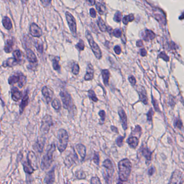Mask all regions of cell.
Masks as SVG:
<instances>
[{
  "label": "cell",
  "mask_w": 184,
  "mask_h": 184,
  "mask_svg": "<svg viewBox=\"0 0 184 184\" xmlns=\"http://www.w3.org/2000/svg\"><path fill=\"white\" fill-rule=\"evenodd\" d=\"M113 34L116 38H119L122 35V31L119 29H116L113 32Z\"/></svg>",
  "instance_id": "45"
},
{
  "label": "cell",
  "mask_w": 184,
  "mask_h": 184,
  "mask_svg": "<svg viewBox=\"0 0 184 184\" xmlns=\"http://www.w3.org/2000/svg\"><path fill=\"white\" fill-rule=\"evenodd\" d=\"M91 184H102L98 177H93L91 179Z\"/></svg>",
  "instance_id": "50"
},
{
  "label": "cell",
  "mask_w": 184,
  "mask_h": 184,
  "mask_svg": "<svg viewBox=\"0 0 184 184\" xmlns=\"http://www.w3.org/2000/svg\"><path fill=\"white\" fill-rule=\"evenodd\" d=\"M21 63V61L17 60L15 58H10L7 60H5L3 64V67H13L17 65H18Z\"/></svg>",
  "instance_id": "23"
},
{
  "label": "cell",
  "mask_w": 184,
  "mask_h": 184,
  "mask_svg": "<svg viewBox=\"0 0 184 184\" xmlns=\"http://www.w3.org/2000/svg\"><path fill=\"white\" fill-rule=\"evenodd\" d=\"M133 20H134V17H133V15L130 14V15H129L128 16H125L123 18V23H124V24L127 25V24H128L129 22L133 21Z\"/></svg>",
  "instance_id": "37"
},
{
  "label": "cell",
  "mask_w": 184,
  "mask_h": 184,
  "mask_svg": "<svg viewBox=\"0 0 184 184\" xmlns=\"http://www.w3.org/2000/svg\"><path fill=\"white\" fill-rule=\"evenodd\" d=\"M94 68L91 64H88L87 68L86 74L85 76V80L86 81H90L94 78Z\"/></svg>",
  "instance_id": "17"
},
{
  "label": "cell",
  "mask_w": 184,
  "mask_h": 184,
  "mask_svg": "<svg viewBox=\"0 0 184 184\" xmlns=\"http://www.w3.org/2000/svg\"><path fill=\"white\" fill-rule=\"evenodd\" d=\"M53 68L55 70L57 71H60L61 69V67H60V64H59V59H58L57 57L53 59Z\"/></svg>",
  "instance_id": "34"
},
{
  "label": "cell",
  "mask_w": 184,
  "mask_h": 184,
  "mask_svg": "<svg viewBox=\"0 0 184 184\" xmlns=\"http://www.w3.org/2000/svg\"><path fill=\"white\" fill-rule=\"evenodd\" d=\"M66 18L70 30L74 35H75L77 34V24L75 18L73 15L68 11L66 13Z\"/></svg>",
  "instance_id": "10"
},
{
  "label": "cell",
  "mask_w": 184,
  "mask_h": 184,
  "mask_svg": "<svg viewBox=\"0 0 184 184\" xmlns=\"http://www.w3.org/2000/svg\"><path fill=\"white\" fill-rule=\"evenodd\" d=\"M42 93L46 102L47 103L50 102L52 101L53 95V92L51 89L49 88L47 86H44L42 88Z\"/></svg>",
  "instance_id": "11"
},
{
  "label": "cell",
  "mask_w": 184,
  "mask_h": 184,
  "mask_svg": "<svg viewBox=\"0 0 184 184\" xmlns=\"http://www.w3.org/2000/svg\"><path fill=\"white\" fill-rule=\"evenodd\" d=\"M127 142L129 146H130V148H131L133 149H135V148H136V147L138 144L139 140L137 138V137L132 136V137L129 138L127 141Z\"/></svg>",
  "instance_id": "26"
},
{
  "label": "cell",
  "mask_w": 184,
  "mask_h": 184,
  "mask_svg": "<svg viewBox=\"0 0 184 184\" xmlns=\"http://www.w3.org/2000/svg\"><path fill=\"white\" fill-rule=\"evenodd\" d=\"M97 24L98 25V28H100V29L101 30V31L105 32L106 30H107V27L105 24V23L101 17L98 18V20L97 22Z\"/></svg>",
  "instance_id": "31"
},
{
  "label": "cell",
  "mask_w": 184,
  "mask_h": 184,
  "mask_svg": "<svg viewBox=\"0 0 184 184\" xmlns=\"http://www.w3.org/2000/svg\"><path fill=\"white\" fill-rule=\"evenodd\" d=\"M69 134L64 129H60L58 132V144L57 147L60 152L64 151L67 148L69 142Z\"/></svg>",
  "instance_id": "4"
},
{
  "label": "cell",
  "mask_w": 184,
  "mask_h": 184,
  "mask_svg": "<svg viewBox=\"0 0 184 184\" xmlns=\"http://www.w3.org/2000/svg\"><path fill=\"white\" fill-rule=\"evenodd\" d=\"M27 162L30 164V165L35 170L37 169V160L36 154L32 151H30L27 156Z\"/></svg>",
  "instance_id": "12"
},
{
  "label": "cell",
  "mask_w": 184,
  "mask_h": 184,
  "mask_svg": "<svg viewBox=\"0 0 184 184\" xmlns=\"http://www.w3.org/2000/svg\"><path fill=\"white\" fill-rule=\"evenodd\" d=\"M79 70H80V67H79V66L78 65V64H75L73 65V67L72 69V72L73 74L76 75H78L79 73Z\"/></svg>",
  "instance_id": "41"
},
{
  "label": "cell",
  "mask_w": 184,
  "mask_h": 184,
  "mask_svg": "<svg viewBox=\"0 0 184 184\" xmlns=\"http://www.w3.org/2000/svg\"><path fill=\"white\" fill-rule=\"evenodd\" d=\"M2 24L4 28L7 30H10L13 28V24L10 19L8 17L5 16L2 20Z\"/></svg>",
  "instance_id": "28"
},
{
  "label": "cell",
  "mask_w": 184,
  "mask_h": 184,
  "mask_svg": "<svg viewBox=\"0 0 184 184\" xmlns=\"http://www.w3.org/2000/svg\"><path fill=\"white\" fill-rule=\"evenodd\" d=\"M118 113H119V115L120 116L122 128L124 130H127V129L128 128L127 116L126 115V113L122 108H119L118 110Z\"/></svg>",
  "instance_id": "13"
},
{
  "label": "cell",
  "mask_w": 184,
  "mask_h": 184,
  "mask_svg": "<svg viewBox=\"0 0 184 184\" xmlns=\"http://www.w3.org/2000/svg\"><path fill=\"white\" fill-rule=\"evenodd\" d=\"M86 1L89 5H93L95 3V0H86Z\"/></svg>",
  "instance_id": "58"
},
{
  "label": "cell",
  "mask_w": 184,
  "mask_h": 184,
  "mask_svg": "<svg viewBox=\"0 0 184 184\" xmlns=\"http://www.w3.org/2000/svg\"><path fill=\"white\" fill-rule=\"evenodd\" d=\"M26 58L32 64H36L37 63V58L36 56L35 55L34 52L32 51L31 49H27L26 50Z\"/></svg>",
  "instance_id": "18"
},
{
  "label": "cell",
  "mask_w": 184,
  "mask_h": 184,
  "mask_svg": "<svg viewBox=\"0 0 184 184\" xmlns=\"http://www.w3.org/2000/svg\"><path fill=\"white\" fill-rule=\"evenodd\" d=\"M29 95H28V92H26L24 96L22 98L21 104L20 106V111L21 114L23 113V111H24L26 107L28 106V103H29Z\"/></svg>",
  "instance_id": "22"
},
{
  "label": "cell",
  "mask_w": 184,
  "mask_h": 184,
  "mask_svg": "<svg viewBox=\"0 0 184 184\" xmlns=\"http://www.w3.org/2000/svg\"><path fill=\"white\" fill-rule=\"evenodd\" d=\"M93 160L96 164L98 165V164H99V162H100V156H99L98 152H95L94 157H93Z\"/></svg>",
  "instance_id": "46"
},
{
  "label": "cell",
  "mask_w": 184,
  "mask_h": 184,
  "mask_svg": "<svg viewBox=\"0 0 184 184\" xmlns=\"http://www.w3.org/2000/svg\"><path fill=\"white\" fill-rule=\"evenodd\" d=\"M75 176L77 178L80 179H85L86 178V175L83 171H78L75 174Z\"/></svg>",
  "instance_id": "48"
},
{
  "label": "cell",
  "mask_w": 184,
  "mask_h": 184,
  "mask_svg": "<svg viewBox=\"0 0 184 184\" xmlns=\"http://www.w3.org/2000/svg\"><path fill=\"white\" fill-rule=\"evenodd\" d=\"M36 47L37 49V50L40 53H42L43 52V44L39 42H37L36 43Z\"/></svg>",
  "instance_id": "43"
},
{
  "label": "cell",
  "mask_w": 184,
  "mask_h": 184,
  "mask_svg": "<svg viewBox=\"0 0 184 184\" xmlns=\"http://www.w3.org/2000/svg\"><path fill=\"white\" fill-rule=\"evenodd\" d=\"M90 15L93 18H95L96 16V11L94 8L90 9Z\"/></svg>",
  "instance_id": "56"
},
{
  "label": "cell",
  "mask_w": 184,
  "mask_h": 184,
  "mask_svg": "<svg viewBox=\"0 0 184 184\" xmlns=\"http://www.w3.org/2000/svg\"><path fill=\"white\" fill-rule=\"evenodd\" d=\"M86 37L89 42L92 50L95 56L96 57V58L98 59H101L102 56L101 50L100 47H98V45L95 42L94 39L93 38L90 31L88 30L86 31Z\"/></svg>",
  "instance_id": "6"
},
{
  "label": "cell",
  "mask_w": 184,
  "mask_h": 184,
  "mask_svg": "<svg viewBox=\"0 0 184 184\" xmlns=\"http://www.w3.org/2000/svg\"><path fill=\"white\" fill-rule=\"evenodd\" d=\"M13 57L17 60L21 61L22 53L19 50H16L13 52Z\"/></svg>",
  "instance_id": "38"
},
{
  "label": "cell",
  "mask_w": 184,
  "mask_h": 184,
  "mask_svg": "<svg viewBox=\"0 0 184 184\" xmlns=\"http://www.w3.org/2000/svg\"><path fill=\"white\" fill-rule=\"evenodd\" d=\"M129 82H130V83L133 85V86H134L135 85L136 83V80L135 79V77L133 76V75H131L128 78Z\"/></svg>",
  "instance_id": "53"
},
{
  "label": "cell",
  "mask_w": 184,
  "mask_h": 184,
  "mask_svg": "<svg viewBox=\"0 0 184 184\" xmlns=\"http://www.w3.org/2000/svg\"><path fill=\"white\" fill-rule=\"evenodd\" d=\"M136 45H137V47H141L143 46V42L141 40L137 41V43H136Z\"/></svg>",
  "instance_id": "60"
},
{
  "label": "cell",
  "mask_w": 184,
  "mask_h": 184,
  "mask_svg": "<svg viewBox=\"0 0 184 184\" xmlns=\"http://www.w3.org/2000/svg\"><path fill=\"white\" fill-rule=\"evenodd\" d=\"M154 114V112L153 111L152 109L151 108L149 111H148V113H147L146 115H147V119L149 121H152V116Z\"/></svg>",
  "instance_id": "47"
},
{
  "label": "cell",
  "mask_w": 184,
  "mask_h": 184,
  "mask_svg": "<svg viewBox=\"0 0 184 184\" xmlns=\"http://www.w3.org/2000/svg\"><path fill=\"white\" fill-rule=\"evenodd\" d=\"M23 168L24 170L26 172V173L28 174H31L34 171V169L32 167L29 163L27 162V161L25 162L23 164Z\"/></svg>",
  "instance_id": "30"
},
{
  "label": "cell",
  "mask_w": 184,
  "mask_h": 184,
  "mask_svg": "<svg viewBox=\"0 0 184 184\" xmlns=\"http://www.w3.org/2000/svg\"><path fill=\"white\" fill-rule=\"evenodd\" d=\"M52 0H40L42 3L44 7H48L51 4Z\"/></svg>",
  "instance_id": "54"
},
{
  "label": "cell",
  "mask_w": 184,
  "mask_h": 184,
  "mask_svg": "<svg viewBox=\"0 0 184 184\" xmlns=\"http://www.w3.org/2000/svg\"><path fill=\"white\" fill-rule=\"evenodd\" d=\"M30 33L34 37H39L42 34V31L37 24L33 23L30 26Z\"/></svg>",
  "instance_id": "14"
},
{
  "label": "cell",
  "mask_w": 184,
  "mask_h": 184,
  "mask_svg": "<svg viewBox=\"0 0 184 184\" xmlns=\"http://www.w3.org/2000/svg\"><path fill=\"white\" fill-rule=\"evenodd\" d=\"M142 37L146 41H148L154 38L155 34L151 30H146L142 34Z\"/></svg>",
  "instance_id": "25"
},
{
  "label": "cell",
  "mask_w": 184,
  "mask_h": 184,
  "mask_svg": "<svg viewBox=\"0 0 184 184\" xmlns=\"http://www.w3.org/2000/svg\"><path fill=\"white\" fill-rule=\"evenodd\" d=\"M88 95L90 100H92L93 101H94L95 102H97L98 101V98H97L96 95L95 93L94 90H88Z\"/></svg>",
  "instance_id": "35"
},
{
  "label": "cell",
  "mask_w": 184,
  "mask_h": 184,
  "mask_svg": "<svg viewBox=\"0 0 184 184\" xmlns=\"http://www.w3.org/2000/svg\"><path fill=\"white\" fill-rule=\"evenodd\" d=\"M23 2H26L27 1H28V0H22Z\"/></svg>",
  "instance_id": "63"
},
{
  "label": "cell",
  "mask_w": 184,
  "mask_h": 184,
  "mask_svg": "<svg viewBox=\"0 0 184 184\" xmlns=\"http://www.w3.org/2000/svg\"><path fill=\"white\" fill-rule=\"evenodd\" d=\"M75 47L79 51H83L85 49V44H84V42H83V40L80 39L79 40V42L75 45Z\"/></svg>",
  "instance_id": "39"
},
{
  "label": "cell",
  "mask_w": 184,
  "mask_h": 184,
  "mask_svg": "<svg viewBox=\"0 0 184 184\" xmlns=\"http://www.w3.org/2000/svg\"><path fill=\"white\" fill-rule=\"evenodd\" d=\"M142 154L148 160H151L152 152L148 148H143L142 150Z\"/></svg>",
  "instance_id": "29"
},
{
  "label": "cell",
  "mask_w": 184,
  "mask_h": 184,
  "mask_svg": "<svg viewBox=\"0 0 184 184\" xmlns=\"http://www.w3.org/2000/svg\"><path fill=\"white\" fill-rule=\"evenodd\" d=\"M159 57L163 59L164 60L166 61H167L169 60V58L166 55V53L165 52H161V53L159 55Z\"/></svg>",
  "instance_id": "52"
},
{
  "label": "cell",
  "mask_w": 184,
  "mask_h": 184,
  "mask_svg": "<svg viewBox=\"0 0 184 184\" xmlns=\"http://www.w3.org/2000/svg\"><path fill=\"white\" fill-rule=\"evenodd\" d=\"M56 150V145L54 143H52L50 148L47 150L46 154L43 156L42 160L40 167L43 170H46L51 166L53 162V155Z\"/></svg>",
  "instance_id": "2"
},
{
  "label": "cell",
  "mask_w": 184,
  "mask_h": 184,
  "mask_svg": "<svg viewBox=\"0 0 184 184\" xmlns=\"http://www.w3.org/2000/svg\"><path fill=\"white\" fill-rule=\"evenodd\" d=\"M124 137L119 136L116 140V144L119 147H121L123 144Z\"/></svg>",
  "instance_id": "44"
},
{
  "label": "cell",
  "mask_w": 184,
  "mask_h": 184,
  "mask_svg": "<svg viewBox=\"0 0 184 184\" xmlns=\"http://www.w3.org/2000/svg\"><path fill=\"white\" fill-rule=\"evenodd\" d=\"M114 52H115L116 54V55H120L121 53V47L119 45H116L115 46L114 48Z\"/></svg>",
  "instance_id": "55"
},
{
  "label": "cell",
  "mask_w": 184,
  "mask_h": 184,
  "mask_svg": "<svg viewBox=\"0 0 184 184\" xmlns=\"http://www.w3.org/2000/svg\"><path fill=\"white\" fill-rule=\"evenodd\" d=\"M111 130H112L113 132L117 133H119L118 129L117 128H116V127H115V126H113V125H112V126H111Z\"/></svg>",
  "instance_id": "59"
},
{
  "label": "cell",
  "mask_w": 184,
  "mask_h": 184,
  "mask_svg": "<svg viewBox=\"0 0 184 184\" xmlns=\"http://www.w3.org/2000/svg\"><path fill=\"white\" fill-rule=\"evenodd\" d=\"M55 167L52 168L50 171L47 174L45 178V183L47 184H53L55 183Z\"/></svg>",
  "instance_id": "16"
},
{
  "label": "cell",
  "mask_w": 184,
  "mask_h": 184,
  "mask_svg": "<svg viewBox=\"0 0 184 184\" xmlns=\"http://www.w3.org/2000/svg\"><path fill=\"white\" fill-rule=\"evenodd\" d=\"M175 124L176 127H177L178 128L181 129L183 127V124L182 122L181 121V120L179 119H176L175 122Z\"/></svg>",
  "instance_id": "51"
},
{
  "label": "cell",
  "mask_w": 184,
  "mask_h": 184,
  "mask_svg": "<svg viewBox=\"0 0 184 184\" xmlns=\"http://www.w3.org/2000/svg\"><path fill=\"white\" fill-rule=\"evenodd\" d=\"M103 175L107 184H111L112 177L114 172V167L111 161L107 159L103 163Z\"/></svg>",
  "instance_id": "3"
},
{
  "label": "cell",
  "mask_w": 184,
  "mask_h": 184,
  "mask_svg": "<svg viewBox=\"0 0 184 184\" xmlns=\"http://www.w3.org/2000/svg\"><path fill=\"white\" fill-rule=\"evenodd\" d=\"M60 96L63 102V107L69 111L73 109V104L71 95L67 91L62 90L60 92Z\"/></svg>",
  "instance_id": "7"
},
{
  "label": "cell",
  "mask_w": 184,
  "mask_h": 184,
  "mask_svg": "<svg viewBox=\"0 0 184 184\" xmlns=\"http://www.w3.org/2000/svg\"><path fill=\"white\" fill-rule=\"evenodd\" d=\"M152 104H153V105H154V107L155 111H159V108L158 102H157V101H156V100L153 96L152 97Z\"/></svg>",
  "instance_id": "49"
},
{
  "label": "cell",
  "mask_w": 184,
  "mask_h": 184,
  "mask_svg": "<svg viewBox=\"0 0 184 184\" xmlns=\"http://www.w3.org/2000/svg\"><path fill=\"white\" fill-rule=\"evenodd\" d=\"M101 74L103 80L104 85L108 86L109 84V78H110V72L108 69H102L101 71Z\"/></svg>",
  "instance_id": "27"
},
{
  "label": "cell",
  "mask_w": 184,
  "mask_h": 184,
  "mask_svg": "<svg viewBox=\"0 0 184 184\" xmlns=\"http://www.w3.org/2000/svg\"><path fill=\"white\" fill-rule=\"evenodd\" d=\"M138 93L139 94L140 100L146 105L148 104V99L146 96V92L145 89L143 87H142L141 88H139V90H138Z\"/></svg>",
  "instance_id": "21"
},
{
  "label": "cell",
  "mask_w": 184,
  "mask_h": 184,
  "mask_svg": "<svg viewBox=\"0 0 184 184\" xmlns=\"http://www.w3.org/2000/svg\"><path fill=\"white\" fill-rule=\"evenodd\" d=\"M122 19V14L120 11H117L114 16V20L116 22H120Z\"/></svg>",
  "instance_id": "42"
},
{
  "label": "cell",
  "mask_w": 184,
  "mask_h": 184,
  "mask_svg": "<svg viewBox=\"0 0 184 184\" xmlns=\"http://www.w3.org/2000/svg\"><path fill=\"white\" fill-rule=\"evenodd\" d=\"M45 143V138L44 137H40L38 138L37 141L36 142L34 146V149L39 152L41 153L43 151Z\"/></svg>",
  "instance_id": "15"
},
{
  "label": "cell",
  "mask_w": 184,
  "mask_h": 184,
  "mask_svg": "<svg viewBox=\"0 0 184 184\" xmlns=\"http://www.w3.org/2000/svg\"><path fill=\"white\" fill-rule=\"evenodd\" d=\"M119 169V179L122 181H127L131 171V163L128 159H124L121 160L118 164Z\"/></svg>",
  "instance_id": "1"
},
{
  "label": "cell",
  "mask_w": 184,
  "mask_h": 184,
  "mask_svg": "<svg viewBox=\"0 0 184 184\" xmlns=\"http://www.w3.org/2000/svg\"><path fill=\"white\" fill-rule=\"evenodd\" d=\"M154 173V168L153 167H151L150 169H149V170L148 171V174H149V175L151 176L153 175Z\"/></svg>",
  "instance_id": "61"
},
{
  "label": "cell",
  "mask_w": 184,
  "mask_h": 184,
  "mask_svg": "<svg viewBox=\"0 0 184 184\" xmlns=\"http://www.w3.org/2000/svg\"><path fill=\"white\" fill-rule=\"evenodd\" d=\"M77 159V156L75 154V152L74 154L71 153L66 157L65 163L66 165H67L68 167H70L75 162Z\"/></svg>",
  "instance_id": "20"
},
{
  "label": "cell",
  "mask_w": 184,
  "mask_h": 184,
  "mask_svg": "<svg viewBox=\"0 0 184 184\" xmlns=\"http://www.w3.org/2000/svg\"><path fill=\"white\" fill-rule=\"evenodd\" d=\"M147 52L144 49H142L140 50V54L142 57H145L146 55Z\"/></svg>",
  "instance_id": "57"
},
{
  "label": "cell",
  "mask_w": 184,
  "mask_h": 184,
  "mask_svg": "<svg viewBox=\"0 0 184 184\" xmlns=\"http://www.w3.org/2000/svg\"><path fill=\"white\" fill-rule=\"evenodd\" d=\"M184 176L181 171L176 170L172 174L168 184H183Z\"/></svg>",
  "instance_id": "9"
},
{
  "label": "cell",
  "mask_w": 184,
  "mask_h": 184,
  "mask_svg": "<svg viewBox=\"0 0 184 184\" xmlns=\"http://www.w3.org/2000/svg\"><path fill=\"white\" fill-rule=\"evenodd\" d=\"M11 97L13 100L15 102L18 101L20 100H21L22 97V94L21 92L18 90L17 87H13L11 90Z\"/></svg>",
  "instance_id": "19"
},
{
  "label": "cell",
  "mask_w": 184,
  "mask_h": 184,
  "mask_svg": "<svg viewBox=\"0 0 184 184\" xmlns=\"http://www.w3.org/2000/svg\"><path fill=\"white\" fill-rule=\"evenodd\" d=\"M13 42L12 40L8 39L4 48V51L7 53H10L13 50Z\"/></svg>",
  "instance_id": "32"
},
{
  "label": "cell",
  "mask_w": 184,
  "mask_h": 184,
  "mask_svg": "<svg viewBox=\"0 0 184 184\" xmlns=\"http://www.w3.org/2000/svg\"><path fill=\"white\" fill-rule=\"evenodd\" d=\"M52 106L56 111H59L61 108V103L59 99L55 98L52 102Z\"/></svg>",
  "instance_id": "33"
},
{
  "label": "cell",
  "mask_w": 184,
  "mask_h": 184,
  "mask_svg": "<svg viewBox=\"0 0 184 184\" xmlns=\"http://www.w3.org/2000/svg\"><path fill=\"white\" fill-rule=\"evenodd\" d=\"M8 82L11 85L17 84L18 87L22 88L26 85V77L21 72H16L9 77Z\"/></svg>",
  "instance_id": "5"
},
{
  "label": "cell",
  "mask_w": 184,
  "mask_h": 184,
  "mask_svg": "<svg viewBox=\"0 0 184 184\" xmlns=\"http://www.w3.org/2000/svg\"><path fill=\"white\" fill-rule=\"evenodd\" d=\"M53 125V120L51 116L46 115L42 119L40 126V131L44 134L49 133L51 127Z\"/></svg>",
  "instance_id": "8"
},
{
  "label": "cell",
  "mask_w": 184,
  "mask_h": 184,
  "mask_svg": "<svg viewBox=\"0 0 184 184\" xmlns=\"http://www.w3.org/2000/svg\"><path fill=\"white\" fill-rule=\"evenodd\" d=\"M98 115L101 117L100 120V123L101 124H103L104 121H105V117H106V113L105 111L103 110H101L98 112Z\"/></svg>",
  "instance_id": "40"
},
{
  "label": "cell",
  "mask_w": 184,
  "mask_h": 184,
  "mask_svg": "<svg viewBox=\"0 0 184 184\" xmlns=\"http://www.w3.org/2000/svg\"><path fill=\"white\" fill-rule=\"evenodd\" d=\"M96 9L100 15H103L106 10L105 6L100 3H98L96 4Z\"/></svg>",
  "instance_id": "36"
},
{
  "label": "cell",
  "mask_w": 184,
  "mask_h": 184,
  "mask_svg": "<svg viewBox=\"0 0 184 184\" xmlns=\"http://www.w3.org/2000/svg\"><path fill=\"white\" fill-rule=\"evenodd\" d=\"M117 184H123V183H122V181H121V180H120V181L117 183Z\"/></svg>",
  "instance_id": "62"
},
{
  "label": "cell",
  "mask_w": 184,
  "mask_h": 184,
  "mask_svg": "<svg viewBox=\"0 0 184 184\" xmlns=\"http://www.w3.org/2000/svg\"><path fill=\"white\" fill-rule=\"evenodd\" d=\"M76 149L78 151V152L80 154L82 160H84L86 156V147L82 144H79L76 146Z\"/></svg>",
  "instance_id": "24"
}]
</instances>
